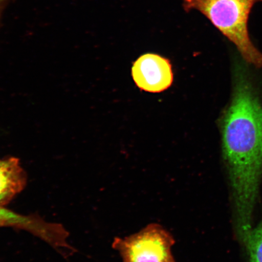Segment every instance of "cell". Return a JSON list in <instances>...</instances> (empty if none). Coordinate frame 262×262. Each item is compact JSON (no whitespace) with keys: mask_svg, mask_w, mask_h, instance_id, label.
Wrapping results in <instances>:
<instances>
[{"mask_svg":"<svg viewBox=\"0 0 262 262\" xmlns=\"http://www.w3.org/2000/svg\"><path fill=\"white\" fill-rule=\"evenodd\" d=\"M223 156L234 208L235 231L247 245L262 178V103L250 69L238 60L233 92L222 121Z\"/></svg>","mask_w":262,"mask_h":262,"instance_id":"cell-1","label":"cell"},{"mask_svg":"<svg viewBox=\"0 0 262 262\" xmlns=\"http://www.w3.org/2000/svg\"><path fill=\"white\" fill-rule=\"evenodd\" d=\"M262 0H183L186 12L205 15L225 37L234 44L246 63L262 68V53L252 42L248 31L252 9Z\"/></svg>","mask_w":262,"mask_h":262,"instance_id":"cell-2","label":"cell"},{"mask_svg":"<svg viewBox=\"0 0 262 262\" xmlns=\"http://www.w3.org/2000/svg\"><path fill=\"white\" fill-rule=\"evenodd\" d=\"M174 244L169 231L152 224L129 236L115 238L113 247L122 262H177L172 253Z\"/></svg>","mask_w":262,"mask_h":262,"instance_id":"cell-3","label":"cell"},{"mask_svg":"<svg viewBox=\"0 0 262 262\" xmlns=\"http://www.w3.org/2000/svg\"><path fill=\"white\" fill-rule=\"evenodd\" d=\"M132 76L141 90L152 93L168 90L173 79L172 65L168 59L152 53L144 54L134 62Z\"/></svg>","mask_w":262,"mask_h":262,"instance_id":"cell-4","label":"cell"},{"mask_svg":"<svg viewBox=\"0 0 262 262\" xmlns=\"http://www.w3.org/2000/svg\"><path fill=\"white\" fill-rule=\"evenodd\" d=\"M26 184V173L18 159H0V207L9 204Z\"/></svg>","mask_w":262,"mask_h":262,"instance_id":"cell-5","label":"cell"},{"mask_svg":"<svg viewBox=\"0 0 262 262\" xmlns=\"http://www.w3.org/2000/svg\"><path fill=\"white\" fill-rule=\"evenodd\" d=\"M42 223L40 224L36 219L26 217L14 212L6 210L3 207H0V227L2 226H16V227L26 228L29 230L37 231V233L46 235L50 234L51 229L45 228Z\"/></svg>","mask_w":262,"mask_h":262,"instance_id":"cell-6","label":"cell"},{"mask_svg":"<svg viewBox=\"0 0 262 262\" xmlns=\"http://www.w3.org/2000/svg\"><path fill=\"white\" fill-rule=\"evenodd\" d=\"M246 248L250 262H262V222L252 229Z\"/></svg>","mask_w":262,"mask_h":262,"instance_id":"cell-7","label":"cell"},{"mask_svg":"<svg viewBox=\"0 0 262 262\" xmlns=\"http://www.w3.org/2000/svg\"><path fill=\"white\" fill-rule=\"evenodd\" d=\"M11 1L12 0H0V27L2 25L3 12Z\"/></svg>","mask_w":262,"mask_h":262,"instance_id":"cell-8","label":"cell"}]
</instances>
